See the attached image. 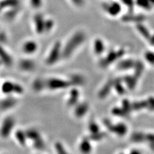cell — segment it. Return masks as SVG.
<instances>
[{"mask_svg": "<svg viewBox=\"0 0 154 154\" xmlns=\"http://www.w3.org/2000/svg\"><path fill=\"white\" fill-rule=\"evenodd\" d=\"M104 8L105 11L112 16H116V15L119 14L121 10V7L120 4L116 1H112L104 3Z\"/></svg>", "mask_w": 154, "mask_h": 154, "instance_id": "6da1fadb", "label": "cell"}, {"mask_svg": "<svg viewBox=\"0 0 154 154\" xmlns=\"http://www.w3.org/2000/svg\"><path fill=\"white\" fill-rule=\"evenodd\" d=\"M34 23L37 32L39 33L43 32L42 30H44V28H45V21L44 19H43L42 15H35L34 17Z\"/></svg>", "mask_w": 154, "mask_h": 154, "instance_id": "7a4b0ae2", "label": "cell"}, {"mask_svg": "<svg viewBox=\"0 0 154 154\" xmlns=\"http://www.w3.org/2000/svg\"><path fill=\"white\" fill-rule=\"evenodd\" d=\"M19 0H3L0 3V8L15 7L19 5Z\"/></svg>", "mask_w": 154, "mask_h": 154, "instance_id": "3957f363", "label": "cell"}, {"mask_svg": "<svg viewBox=\"0 0 154 154\" xmlns=\"http://www.w3.org/2000/svg\"><path fill=\"white\" fill-rule=\"evenodd\" d=\"M50 86L51 87V88L53 89H59V88H62V87L65 86V84H64V82L62 80H50Z\"/></svg>", "mask_w": 154, "mask_h": 154, "instance_id": "277c9868", "label": "cell"}, {"mask_svg": "<svg viewBox=\"0 0 154 154\" xmlns=\"http://www.w3.org/2000/svg\"><path fill=\"white\" fill-rule=\"evenodd\" d=\"M135 2L137 6L146 10L150 9L151 5H152L149 0H136Z\"/></svg>", "mask_w": 154, "mask_h": 154, "instance_id": "5b68a950", "label": "cell"}, {"mask_svg": "<svg viewBox=\"0 0 154 154\" xmlns=\"http://www.w3.org/2000/svg\"><path fill=\"white\" fill-rule=\"evenodd\" d=\"M42 0H30V4L33 7L36 8H39L42 5Z\"/></svg>", "mask_w": 154, "mask_h": 154, "instance_id": "8992f818", "label": "cell"}, {"mask_svg": "<svg viewBox=\"0 0 154 154\" xmlns=\"http://www.w3.org/2000/svg\"><path fill=\"white\" fill-rule=\"evenodd\" d=\"M121 1L128 8L133 7L134 4L133 0H121Z\"/></svg>", "mask_w": 154, "mask_h": 154, "instance_id": "52a82bcc", "label": "cell"}, {"mask_svg": "<svg viewBox=\"0 0 154 154\" xmlns=\"http://www.w3.org/2000/svg\"><path fill=\"white\" fill-rule=\"evenodd\" d=\"M71 1L77 7H82L84 4L85 0H71Z\"/></svg>", "mask_w": 154, "mask_h": 154, "instance_id": "ba28073f", "label": "cell"}, {"mask_svg": "<svg viewBox=\"0 0 154 154\" xmlns=\"http://www.w3.org/2000/svg\"><path fill=\"white\" fill-rule=\"evenodd\" d=\"M151 5H154V0H149Z\"/></svg>", "mask_w": 154, "mask_h": 154, "instance_id": "9c48e42d", "label": "cell"}]
</instances>
